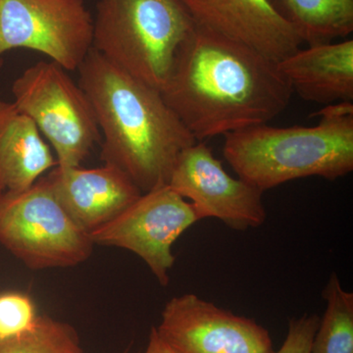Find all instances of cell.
I'll use <instances>...</instances> for the list:
<instances>
[{
	"label": "cell",
	"instance_id": "8",
	"mask_svg": "<svg viewBox=\"0 0 353 353\" xmlns=\"http://www.w3.org/2000/svg\"><path fill=\"white\" fill-rule=\"evenodd\" d=\"M201 221L192 204L169 185L141 196L112 221L88 234L94 245L116 246L141 257L161 285L175 263L172 246Z\"/></svg>",
	"mask_w": 353,
	"mask_h": 353
},
{
	"label": "cell",
	"instance_id": "17",
	"mask_svg": "<svg viewBox=\"0 0 353 353\" xmlns=\"http://www.w3.org/2000/svg\"><path fill=\"white\" fill-rule=\"evenodd\" d=\"M0 353H83V350L72 325L38 315L27 331L0 338Z\"/></svg>",
	"mask_w": 353,
	"mask_h": 353
},
{
	"label": "cell",
	"instance_id": "19",
	"mask_svg": "<svg viewBox=\"0 0 353 353\" xmlns=\"http://www.w3.org/2000/svg\"><path fill=\"white\" fill-rule=\"evenodd\" d=\"M319 321L320 318L315 314H304L290 320L284 343L274 353H310Z\"/></svg>",
	"mask_w": 353,
	"mask_h": 353
},
{
	"label": "cell",
	"instance_id": "18",
	"mask_svg": "<svg viewBox=\"0 0 353 353\" xmlns=\"http://www.w3.org/2000/svg\"><path fill=\"white\" fill-rule=\"evenodd\" d=\"M37 316L36 305L28 294L19 292L0 294V338L27 331Z\"/></svg>",
	"mask_w": 353,
	"mask_h": 353
},
{
	"label": "cell",
	"instance_id": "7",
	"mask_svg": "<svg viewBox=\"0 0 353 353\" xmlns=\"http://www.w3.org/2000/svg\"><path fill=\"white\" fill-rule=\"evenodd\" d=\"M92 38L94 15L85 0H0V67L7 52L22 48L77 71Z\"/></svg>",
	"mask_w": 353,
	"mask_h": 353
},
{
	"label": "cell",
	"instance_id": "4",
	"mask_svg": "<svg viewBox=\"0 0 353 353\" xmlns=\"http://www.w3.org/2000/svg\"><path fill=\"white\" fill-rule=\"evenodd\" d=\"M194 26L181 0H97L92 50L161 92Z\"/></svg>",
	"mask_w": 353,
	"mask_h": 353
},
{
	"label": "cell",
	"instance_id": "15",
	"mask_svg": "<svg viewBox=\"0 0 353 353\" xmlns=\"http://www.w3.org/2000/svg\"><path fill=\"white\" fill-rule=\"evenodd\" d=\"M303 43H328L353 32V0H270Z\"/></svg>",
	"mask_w": 353,
	"mask_h": 353
},
{
	"label": "cell",
	"instance_id": "2",
	"mask_svg": "<svg viewBox=\"0 0 353 353\" xmlns=\"http://www.w3.org/2000/svg\"><path fill=\"white\" fill-rule=\"evenodd\" d=\"M79 85L94 108L101 159L143 192L168 185L176 160L196 139L155 90L92 50L79 67Z\"/></svg>",
	"mask_w": 353,
	"mask_h": 353
},
{
	"label": "cell",
	"instance_id": "11",
	"mask_svg": "<svg viewBox=\"0 0 353 353\" xmlns=\"http://www.w3.org/2000/svg\"><path fill=\"white\" fill-rule=\"evenodd\" d=\"M194 24L254 48L274 61L303 41L270 0H181Z\"/></svg>",
	"mask_w": 353,
	"mask_h": 353
},
{
	"label": "cell",
	"instance_id": "13",
	"mask_svg": "<svg viewBox=\"0 0 353 353\" xmlns=\"http://www.w3.org/2000/svg\"><path fill=\"white\" fill-rule=\"evenodd\" d=\"M292 92L314 103L353 102V39L308 46L278 62Z\"/></svg>",
	"mask_w": 353,
	"mask_h": 353
},
{
	"label": "cell",
	"instance_id": "3",
	"mask_svg": "<svg viewBox=\"0 0 353 353\" xmlns=\"http://www.w3.org/2000/svg\"><path fill=\"white\" fill-rule=\"evenodd\" d=\"M313 127L257 125L225 134L223 154L241 180L265 192L308 176L353 170V102L331 104Z\"/></svg>",
	"mask_w": 353,
	"mask_h": 353
},
{
	"label": "cell",
	"instance_id": "9",
	"mask_svg": "<svg viewBox=\"0 0 353 353\" xmlns=\"http://www.w3.org/2000/svg\"><path fill=\"white\" fill-rule=\"evenodd\" d=\"M168 185L192 204L201 220L216 218L238 231L259 228L266 220L264 192L229 175L203 141L181 153Z\"/></svg>",
	"mask_w": 353,
	"mask_h": 353
},
{
	"label": "cell",
	"instance_id": "5",
	"mask_svg": "<svg viewBox=\"0 0 353 353\" xmlns=\"http://www.w3.org/2000/svg\"><path fill=\"white\" fill-rule=\"evenodd\" d=\"M0 245L32 270L75 267L90 259L94 245L44 176L23 192H0Z\"/></svg>",
	"mask_w": 353,
	"mask_h": 353
},
{
	"label": "cell",
	"instance_id": "16",
	"mask_svg": "<svg viewBox=\"0 0 353 353\" xmlns=\"http://www.w3.org/2000/svg\"><path fill=\"white\" fill-rule=\"evenodd\" d=\"M323 299L326 309L310 353H353V292L343 289L334 272L323 290Z\"/></svg>",
	"mask_w": 353,
	"mask_h": 353
},
{
	"label": "cell",
	"instance_id": "6",
	"mask_svg": "<svg viewBox=\"0 0 353 353\" xmlns=\"http://www.w3.org/2000/svg\"><path fill=\"white\" fill-rule=\"evenodd\" d=\"M14 104L29 116L57 153V166L77 167L101 139L94 108L60 65L39 61L12 85Z\"/></svg>",
	"mask_w": 353,
	"mask_h": 353
},
{
	"label": "cell",
	"instance_id": "14",
	"mask_svg": "<svg viewBox=\"0 0 353 353\" xmlns=\"http://www.w3.org/2000/svg\"><path fill=\"white\" fill-rule=\"evenodd\" d=\"M57 165L34 121L0 101V192H23Z\"/></svg>",
	"mask_w": 353,
	"mask_h": 353
},
{
	"label": "cell",
	"instance_id": "12",
	"mask_svg": "<svg viewBox=\"0 0 353 353\" xmlns=\"http://www.w3.org/2000/svg\"><path fill=\"white\" fill-rule=\"evenodd\" d=\"M44 176L67 214L88 234L117 217L143 194L112 165L90 169L57 165Z\"/></svg>",
	"mask_w": 353,
	"mask_h": 353
},
{
	"label": "cell",
	"instance_id": "1",
	"mask_svg": "<svg viewBox=\"0 0 353 353\" xmlns=\"http://www.w3.org/2000/svg\"><path fill=\"white\" fill-rule=\"evenodd\" d=\"M196 141L268 124L284 112L292 88L278 62L194 24L161 92Z\"/></svg>",
	"mask_w": 353,
	"mask_h": 353
},
{
	"label": "cell",
	"instance_id": "20",
	"mask_svg": "<svg viewBox=\"0 0 353 353\" xmlns=\"http://www.w3.org/2000/svg\"><path fill=\"white\" fill-rule=\"evenodd\" d=\"M145 353H176L167 343L158 336L157 329L153 327L150 334V340H148V347Z\"/></svg>",
	"mask_w": 353,
	"mask_h": 353
},
{
	"label": "cell",
	"instance_id": "10",
	"mask_svg": "<svg viewBox=\"0 0 353 353\" xmlns=\"http://www.w3.org/2000/svg\"><path fill=\"white\" fill-rule=\"evenodd\" d=\"M155 329L176 353H274L268 330L194 294L171 299Z\"/></svg>",
	"mask_w": 353,
	"mask_h": 353
}]
</instances>
